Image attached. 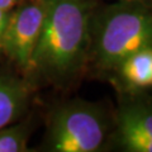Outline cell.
<instances>
[{
	"instance_id": "cell-1",
	"label": "cell",
	"mask_w": 152,
	"mask_h": 152,
	"mask_svg": "<svg viewBox=\"0 0 152 152\" xmlns=\"http://www.w3.org/2000/svg\"><path fill=\"white\" fill-rule=\"evenodd\" d=\"M94 9V0H48L27 76L31 83L65 89L83 75Z\"/></svg>"
},
{
	"instance_id": "cell-2",
	"label": "cell",
	"mask_w": 152,
	"mask_h": 152,
	"mask_svg": "<svg viewBox=\"0 0 152 152\" xmlns=\"http://www.w3.org/2000/svg\"><path fill=\"white\" fill-rule=\"evenodd\" d=\"M152 47V7L142 0H118L94 9L90 22L88 66L113 70L129 55Z\"/></svg>"
},
{
	"instance_id": "cell-3",
	"label": "cell",
	"mask_w": 152,
	"mask_h": 152,
	"mask_svg": "<svg viewBox=\"0 0 152 152\" xmlns=\"http://www.w3.org/2000/svg\"><path fill=\"white\" fill-rule=\"evenodd\" d=\"M110 127L102 105L83 99L66 100L48 113L42 148L50 152L100 151Z\"/></svg>"
},
{
	"instance_id": "cell-4",
	"label": "cell",
	"mask_w": 152,
	"mask_h": 152,
	"mask_svg": "<svg viewBox=\"0 0 152 152\" xmlns=\"http://www.w3.org/2000/svg\"><path fill=\"white\" fill-rule=\"evenodd\" d=\"M48 0H23L10 9L3 36L0 55L27 77L32 56L39 39Z\"/></svg>"
},
{
	"instance_id": "cell-5",
	"label": "cell",
	"mask_w": 152,
	"mask_h": 152,
	"mask_svg": "<svg viewBox=\"0 0 152 152\" xmlns=\"http://www.w3.org/2000/svg\"><path fill=\"white\" fill-rule=\"evenodd\" d=\"M114 140L123 151L152 152V102L127 93L114 119Z\"/></svg>"
},
{
	"instance_id": "cell-6",
	"label": "cell",
	"mask_w": 152,
	"mask_h": 152,
	"mask_svg": "<svg viewBox=\"0 0 152 152\" xmlns=\"http://www.w3.org/2000/svg\"><path fill=\"white\" fill-rule=\"evenodd\" d=\"M33 86L19 72L0 70V128L23 118L32 102Z\"/></svg>"
},
{
	"instance_id": "cell-7",
	"label": "cell",
	"mask_w": 152,
	"mask_h": 152,
	"mask_svg": "<svg viewBox=\"0 0 152 152\" xmlns=\"http://www.w3.org/2000/svg\"><path fill=\"white\" fill-rule=\"evenodd\" d=\"M119 86L126 93H140L152 86V47H146L126 57L113 70Z\"/></svg>"
},
{
	"instance_id": "cell-8",
	"label": "cell",
	"mask_w": 152,
	"mask_h": 152,
	"mask_svg": "<svg viewBox=\"0 0 152 152\" xmlns=\"http://www.w3.org/2000/svg\"><path fill=\"white\" fill-rule=\"evenodd\" d=\"M33 123L31 119H19L0 128V152H24L28 148Z\"/></svg>"
},
{
	"instance_id": "cell-9",
	"label": "cell",
	"mask_w": 152,
	"mask_h": 152,
	"mask_svg": "<svg viewBox=\"0 0 152 152\" xmlns=\"http://www.w3.org/2000/svg\"><path fill=\"white\" fill-rule=\"evenodd\" d=\"M9 13H10V10L0 9V47H1L3 36H4V32H5V27H7L8 18H9Z\"/></svg>"
},
{
	"instance_id": "cell-10",
	"label": "cell",
	"mask_w": 152,
	"mask_h": 152,
	"mask_svg": "<svg viewBox=\"0 0 152 152\" xmlns=\"http://www.w3.org/2000/svg\"><path fill=\"white\" fill-rule=\"evenodd\" d=\"M23 0H0V9H7V10H10L14 7L19 4Z\"/></svg>"
},
{
	"instance_id": "cell-11",
	"label": "cell",
	"mask_w": 152,
	"mask_h": 152,
	"mask_svg": "<svg viewBox=\"0 0 152 152\" xmlns=\"http://www.w3.org/2000/svg\"><path fill=\"white\" fill-rule=\"evenodd\" d=\"M142 1H146V3H150L151 0H142Z\"/></svg>"
}]
</instances>
